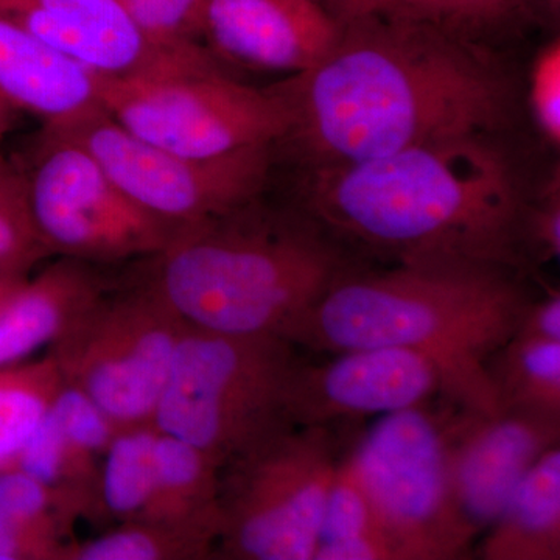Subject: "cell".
I'll return each instance as SVG.
<instances>
[{
    "mask_svg": "<svg viewBox=\"0 0 560 560\" xmlns=\"http://www.w3.org/2000/svg\"><path fill=\"white\" fill-rule=\"evenodd\" d=\"M276 88L293 117L279 145L307 167L495 138L511 127L517 103L493 47L396 14L342 25L323 61Z\"/></svg>",
    "mask_w": 560,
    "mask_h": 560,
    "instance_id": "1",
    "label": "cell"
},
{
    "mask_svg": "<svg viewBox=\"0 0 560 560\" xmlns=\"http://www.w3.org/2000/svg\"><path fill=\"white\" fill-rule=\"evenodd\" d=\"M492 140H447L308 167L293 206L364 264L474 261L529 276V191Z\"/></svg>",
    "mask_w": 560,
    "mask_h": 560,
    "instance_id": "2",
    "label": "cell"
},
{
    "mask_svg": "<svg viewBox=\"0 0 560 560\" xmlns=\"http://www.w3.org/2000/svg\"><path fill=\"white\" fill-rule=\"evenodd\" d=\"M526 278L514 268L474 261L361 265L315 302L289 341L329 353L412 350L436 366L445 400L497 415L489 363L534 300Z\"/></svg>",
    "mask_w": 560,
    "mask_h": 560,
    "instance_id": "3",
    "label": "cell"
},
{
    "mask_svg": "<svg viewBox=\"0 0 560 560\" xmlns=\"http://www.w3.org/2000/svg\"><path fill=\"white\" fill-rule=\"evenodd\" d=\"M149 260L147 282L190 326L285 340L341 276L368 265L296 206L265 197L180 228Z\"/></svg>",
    "mask_w": 560,
    "mask_h": 560,
    "instance_id": "4",
    "label": "cell"
},
{
    "mask_svg": "<svg viewBox=\"0 0 560 560\" xmlns=\"http://www.w3.org/2000/svg\"><path fill=\"white\" fill-rule=\"evenodd\" d=\"M275 335L190 326L173 360L153 425L205 452L220 469L289 425L285 394L300 357Z\"/></svg>",
    "mask_w": 560,
    "mask_h": 560,
    "instance_id": "5",
    "label": "cell"
},
{
    "mask_svg": "<svg viewBox=\"0 0 560 560\" xmlns=\"http://www.w3.org/2000/svg\"><path fill=\"white\" fill-rule=\"evenodd\" d=\"M335 427L276 430L221 469L215 555L235 560H313L342 459Z\"/></svg>",
    "mask_w": 560,
    "mask_h": 560,
    "instance_id": "6",
    "label": "cell"
},
{
    "mask_svg": "<svg viewBox=\"0 0 560 560\" xmlns=\"http://www.w3.org/2000/svg\"><path fill=\"white\" fill-rule=\"evenodd\" d=\"M447 412L427 401L383 415L345 455L397 560L463 559L480 537L453 492Z\"/></svg>",
    "mask_w": 560,
    "mask_h": 560,
    "instance_id": "7",
    "label": "cell"
},
{
    "mask_svg": "<svg viewBox=\"0 0 560 560\" xmlns=\"http://www.w3.org/2000/svg\"><path fill=\"white\" fill-rule=\"evenodd\" d=\"M190 324L149 282L95 302L51 345L66 385L90 397L114 429L153 425Z\"/></svg>",
    "mask_w": 560,
    "mask_h": 560,
    "instance_id": "8",
    "label": "cell"
},
{
    "mask_svg": "<svg viewBox=\"0 0 560 560\" xmlns=\"http://www.w3.org/2000/svg\"><path fill=\"white\" fill-rule=\"evenodd\" d=\"M98 97L136 138L189 158L279 145L293 121L278 88L257 90L221 68L98 80Z\"/></svg>",
    "mask_w": 560,
    "mask_h": 560,
    "instance_id": "9",
    "label": "cell"
},
{
    "mask_svg": "<svg viewBox=\"0 0 560 560\" xmlns=\"http://www.w3.org/2000/svg\"><path fill=\"white\" fill-rule=\"evenodd\" d=\"M21 168L50 256L92 265L151 259L178 234L179 228L136 205L90 151L60 131L44 127Z\"/></svg>",
    "mask_w": 560,
    "mask_h": 560,
    "instance_id": "10",
    "label": "cell"
},
{
    "mask_svg": "<svg viewBox=\"0 0 560 560\" xmlns=\"http://www.w3.org/2000/svg\"><path fill=\"white\" fill-rule=\"evenodd\" d=\"M46 128L80 142L136 205L179 230L265 197L278 153V145H254L183 156L136 138L103 109Z\"/></svg>",
    "mask_w": 560,
    "mask_h": 560,
    "instance_id": "11",
    "label": "cell"
},
{
    "mask_svg": "<svg viewBox=\"0 0 560 560\" xmlns=\"http://www.w3.org/2000/svg\"><path fill=\"white\" fill-rule=\"evenodd\" d=\"M0 13L98 80L219 69L206 46H162L119 0H0Z\"/></svg>",
    "mask_w": 560,
    "mask_h": 560,
    "instance_id": "12",
    "label": "cell"
},
{
    "mask_svg": "<svg viewBox=\"0 0 560 560\" xmlns=\"http://www.w3.org/2000/svg\"><path fill=\"white\" fill-rule=\"evenodd\" d=\"M326 363L298 361L285 394L293 425L335 427L444 397L436 366L401 348L342 350Z\"/></svg>",
    "mask_w": 560,
    "mask_h": 560,
    "instance_id": "13",
    "label": "cell"
},
{
    "mask_svg": "<svg viewBox=\"0 0 560 560\" xmlns=\"http://www.w3.org/2000/svg\"><path fill=\"white\" fill-rule=\"evenodd\" d=\"M445 430L456 503L478 536L499 518L530 467L560 442V419L503 408L485 415L455 405Z\"/></svg>",
    "mask_w": 560,
    "mask_h": 560,
    "instance_id": "14",
    "label": "cell"
},
{
    "mask_svg": "<svg viewBox=\"0 0 560 560\" xmlns=\"http://www.w3.org/2000/svg\"><path fill=\"white\" fill-rule=\"evenodd\" d=\"M341 25L318 0H206L202 44L217 60L300 75L324 60Z\"/></svg>",
    "mask_w": 560,
    "mask_h": 560,
    "instance_id": "15",
    "label": "cell"
},
{
    "mask_svg": "<svg viewBox=\"0 0 560 560\" xmlns=\"http://www.w3.org/2000/svg\"><path fill=\"white\" fill-rule=\"evenodd\" d=\"M110 290L94 265L60 257L35 278L0 282V368L54 345Z\"/></svg>",
    "mask_w": 560,
    "mask_h": 560,
    "instance_id": "16",
    "label": "cell"
},
{
    "mask_svg": "<svg viewBox=\"0 0 560 560\" xmlns=\"http://www.w3.org/2000/svg\"><path fill=\"white\" fill-rule=\"evenodd\" d=\"M0 95L58 127L103 109L98 79L0 13Z\"/></svg>",
    "mask_w": 560,
    "mask_h": 560,
    "instance_id": "17",
    "label": "cell"
},
{
    "mask_svg": "<svg viewBox=\"0 0 560 560\" xmlns=\"http://www.w3.org/2000/svg\"><path fill=\"white\" fill-rule=\"evenodd\" d=\"M221 469L200 448L158 431L149 503L138 521L183 526L215 537L221 530Z\"/></svg>",
    "mask_w": 560,
    "mask_h": 560,
    "instance_id": "18",
    "label": "cell"
},
{
    "mask_svg": "<svg viewBox=\"0 0 560 560\" xmlns=\"http://www.w3.org/2000/svg\"><path fill=\"white\" fill-rule=\"evenodd\" d=\"M486 560L560 559V444L544 453L490 525Z\"/></svg>",
    "mask_w": 560,
    "mask_h": 560,
    "instance_id": "19",
    "label": "cell"
},
{
    "mask_svg": "<svg viewBox=\"0 0 560 560\" xmlns=\"http://www.w3.org/2000/svg\"><path fill=\"white\" fill-rule=\"evenodd\" d=\"M489 375L503 410L560 419V341L515 334L490 360Z\"/></svg>",
    "mask_w": 560,
    "mask_h": 560,
    "instance_id": "20",
    "label": "cell"
},
{
    "mask_svg": "<svg viewBox=\"0 0 560 560\" xmlns=\"http://www.w3.org/2000/svg\"><path fill=\"white\" fill-rule=\"evenodd\" d=\"M313 560H397L345 456L327 495Z\"/></svg>",
    "mask_w": 560,
    "mask_h": 560,
    "instance_id": "21",
    "label": "cell"
},
{
    "mask_svg": "<svg viewBox=\"0 0 560 560\" xmlns=\"http://www.w3.org/2000/svg\"><path fill=\"white\" fill-rule=\"evenodd\" d=\"M62 385L65 378L51 350L43 359L0 368V470L16 467Z\"/></svg>",
    "mask_w": 560,
    "mask_h": 560,
    "instance_id": "22",
    "label": "cell"
},
{
    "mask_svg": "<svg viewBox=\"0 0 560 560\" xmlns=\"http://www.w3.org/2000/svg\"><path fill=\"white\" fill-rule=\"evenodd\" d=\"M390 14L489 47L544 25L534 0H397Z\"/></svg>",
    "mask_w": 560,
    "mask_h": 560,
    "instance_id": "23",
    "label": "cell"
},
{
    "mask_svg": "<svg viewBox=\"0 0 560 560\" xmlns=\"http://www.w3.org/2000/svg\"><path fill=\"white\" fill-rule=\"evenodd\" d=\"M217 552V539L183 526L124 522L84 544H69L62 560H197Z\"/></svg>",
    "mask_w": 560,
    "mask_h": 560,
    "instance_id": "24",
    "label": "cell"
},
{
    "mask_svg": "<svg viewBox=\"0 0 560 560\" xmlns=\"http://www.w3.org/2000/svg\"><path fill=\"white\" fill-rule=\"evenodd\" d=\"M156 438L154 425L117 430L103 455L98 504L121 523L138 521L149 503Z\"/></svg>",
    "mask_w": 560,
    "mask_h": 560,
    "instance_id": "25",
    "label": "cell"
},
{
    "mask_svg": "<svg viewBox=\"0 0 560 560\" xmlns=\"http://www.w3.org/2000/svg\"><path fill=\"white\" fill-rule=\"evenodd\" d=\"M47 256L49 250L33 221L21 165L0 149V276H27Z\"/></svg>",
    "mask_w": 560,
    "mask_h": 560,
    "instance_id": "26",
    "label": "cell"
},
{
    "mask_svg": "<svg viewBox=\"0 0 560 560\" xmlns=\"http://www.w3.org/2000/svg\"><path fill=\"white\" fill-rule=\"evenodd\" d=\"M140 31L162 46L186 49L202 44L206 0H119Z\"/></svg>",
    "mask_w": 560,
    "mask_h": 560,
    "instance_id": "27",
    "label": "cell"
},
{
    "mask_svg": "<svg viewBox=\"0 0 560 560\" xmlns=\"http://www.w3.org/2000/svg\"><path fill=\"white\" fill-rule=\"evenodd\" d=\"M523 248L533 271L560 256L559 172L530 195L523 217Z\"/></svg>",
    "mask_w": 560,
    "mask_h": 560,
    "instance_id": "28",
    "label": "cell"
},
{
    "mask_svg": "<svg viewBox=\"0 0 560 560\" xmlns=\"http://www.w3.org/2000/svg\"><path fill=\"white\" fill-rule=\"evenodd\" d=\"M529 110L541 138L560 143V39H551L534 58L529 72Z\"/></svg>",
    "mask_w": 560,
    "mask_h": 560,
    "instance_id": "29",
    "label": "cell"
},
{
    "mask_svg": "<svg viewBox=\"0 0 560 560\" xmlns=\"http://www.w3.org/2000/svg\"><path fill=\"white\" fill-rule=\"evenodd\" d=\"M60 559V551L0 514V560Z\"/></svg>",
    "mask_w": 560,
    "mask_h": 560,
    "instance_id": "30",
    "label": "cell"
},
{
    "mask_svg": "<svg viewBox=\"0 0 560 560\" xmlns=\"http://www.w3.org/2000/svg\"><path fill=\"white\" fill-rule=\"evenodd\" d=\"M515 334L539 340L560 341L559 290H550L541 300L530 301Z\"/></svg>",
    "mask_w": 560,
    "mask_h": 560,
    "instance_id": "31",
    "label": "cell"
},
{
    "mask_svg": "<svg viewBox=\"0 0 560 560\" xmlns=\"http://www.w3.org/2000/svg\"><path fill=\"white\" fill-rule=\"evenodd\" d=\"M338 24L346 25L374 14H390L397 0H318Z\"/></svg>",
    "mask_w": 560,
    "mask_h": 560,
    "instance_id": "32",
    "label": "cell"
},
{
    "mask_svg": "<svg viewBox=\"0 0 560 560\" xmlns=\"http://www.w3.org/2000/svg\"><path fill=\"white\" fill-rule=\"evenodd\" d=\"M537 10H539L544 25H555L559 22L560 0H534Z\"/></svg>",
    "mask_w": 560,
    "mask_h": 560,
    "instance_id": "33",
    "label": "cell"
},
{
    "mask_svg": "<svg viewBox=\"0 0 560 560\" xmlns=\"http://www.w3.org/2000/svg\"><path fill=\"white\" fill-rule=\"evenodd\" d=\"M18 109H14L5 98L0 95V142L14 127V117Z\"/></svg>",
    "mask_w": 560,
    "mask_h": 560,
    "instance_id": "34",
    "label": "cell"
},
{
    "mask_svg": "<svg viewBox=\"0 0 560 560\" xmlns=\"http://www.w3.org/2000/svg\"><path fill=\"white\" fill-rule=\"evenodd\" d=\"M10 278V276H0V282H2L3 279ZM20 278V276H18Z\"/></svg>",
    "mask_w": 560,
    "mask_h": 560,
    "instance_id": "35",
    "label": "cell"
}]
</instances>
